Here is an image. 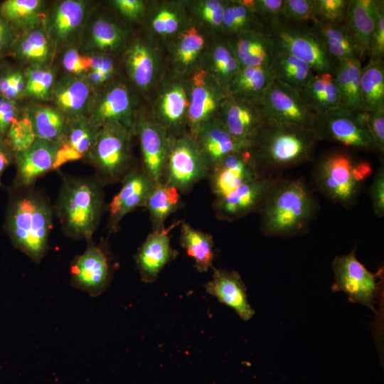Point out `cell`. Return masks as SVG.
Segmentation results:
<instances>
[{
  "label": "cell",
  "instance_id": "cell-1",
  "mask_svg": "<svg viewBox=\"0 0 384 384\" xmlns=\"http://www.w3.org/2000/svg\"><path fill=\"white\" fill-rule=\"evenodd\" d=\"M53 215V206L42 191L33 186L12 188L4 230L15 247L35 262H40L48 249Z\"/></svg>",
  "mask_w": 384,
  "mask_h": 384
},
{
  "label": "cell",
  "instance_id": "cell-2",
  "mask_svg": "<svg viewBox=\"0 0 384 384\" xmlns=\"http://www.w3.org/2000/svg\"><path fill=\"white\" fill-rule=\"evenodd\" d=\"M103 184L95 176H63L53 206L65 235L92 240L104 208Z\"/></svg>",
  "mask_w": 384,
  "mask_h": 384
},
{
  "label": "cell",
  "instance_id": "cell-3",
  "mask_svg": "<svg viewBox=\"0 0 384 384\" xmlns=\"http://www.w3.org/2000/svg\"><path fill=\"white\" fill-rule=\"evenodd\" d=\"M316 209L302 180L274 179L260 209L262 230L268 236L297 235L306 228Z\"/></svg>",
  "mask_w": 384,
  "mask_h": 384
},
{
  "label": "cell",
  "instance_id": "cell-4",
  "mask_svg": "<svg viewBox=\"0 0 384 384\" xmlns=\"http://www.w3.org/2000/svg\"><path fill=\"white\" fill-rule=\"evenodd\" d=\"M318 141L312 129L267 119L250 151L265 176L266 171L283 170L309 161Z\"/></svg>",
  "mask_w": 384,
  "mask_h": 384
},
{
  "label": "cell",
  "instance_id": "cell-5",
  "mask_svg": "<svg viewBox=\"0 0 384 384\" xmlns=\"http://www.w3.org/2000/svg\"><path fill=\"white\" fill-rule=\"evenodd\" d=\"M372 173L370 164L357 161L345 151H333L322 157L314 170L321 192L346 208L356 203L363 183Z\"/></svg>",
  "mask_w": 384,
  "mask_h": 384
},
{
  "label": "cell",
  "instance_id": "cell-6",
  "mask_svg": "<svg viewBox=\"0 0 384 384\" xmlns=\"http://www.w3.org/2000/svg\"><path fill=\"white\" fill-rule=\"evenodd\" d=\"M134 132L118 123L100 127L86 161L96 169L95 176L105 186L122 180L130 170L131 142Z\"/></svg>",
  "mask_w": 384,
  "mask_h": 384
},
{
  "label": "cell",
  "instance_id": "cell-7",
  "mask_svg": "<svg viewBox=\"0 0 384 384\" xmlns=\"http://www.w3.org/2000/svg\"><path fill=\"white\" fill-rule=\"evenodd\" d=\"M367 111H348L339 107L316 114L313 131L318 140L341 143L366 151L378 152L366 122Z\"/></svg>",
  "mask_w": 384,
  "mask_h": 384
},
{
  "label": "cell",
  "instance_id": "cell-8",
  "mask_svg": "<svg viewBox=\"0 0 384 384\" xmlns=\"http://www.w3.org/2000/svg\"><path fill=\"white\" fill-rule=\"evenodd\" d=\"M276 50L284 51L308 64L314 73H334L336 65L311 28L280 21L268 28Z\"/></svg>",
  "mask_w": 384,
  "mask_h": 384
},
{
  "label": "cell",
  "instance_id": "cell-9",
  "mask_svg": "<svg viewBox=\"0 0 384 384\" xmlns=\"http://www.w3.org/2000/svg\"><path fill=\"white\" fill-rule=\"evenodd\" d=\"M210 168L190 133L173 136L162 181L179 192L190 190L208 176Z\"/></svg>",
  "mask_w": 384,
  "mask_h": 384
},
{
  "label": "cell",
  "instance_id": "cell-10",
  "mask_svg": "<svg viewBox=\"0 0 384 384\" xmlns=\"http://www.w3.org/2000/svg\"><path fill=\"white\" fill-rule=\"evenodd\" d=\"M266 119L279 124L314 129L316 114L299 92L273 80L260 100Z\"/></svg>",
  "mask_w": 384,
  "mask_h": 384
},
{
  "label": "cell",
  "instance_id": "cell-11",
  "mask_svg": "<svg viewBox=\"0 0 384 384\" xmlns=\"http://www.w3.org/2000/svg\"><path fill=\"white\" fill-rule=\"evenodd\" d=\"M188 78L190 83V106L187 125L192 134L218 117L228 92L200 65Z\"/></svg>",
  "mask_w": 384,
  "mask_h": 384
},
{
  "label": "cell",
  "instance_id": "cell-12",
  "mask_svg": "<svg viewBox=\"0 0 384 384\" xmlns=\"http://www.w3.org/2000/svg\"><path fill=\"white\" fill-rule=\"evenodd\" d=\"M334 283L332 291H341L348 300L373 309L378 284V274L368 271L356 258L355 251L336 256L332 262Z\"/></svg>",
  "mask_w": 384,
  "mask_h": 384
},
{
  "label": "cell",
  "instance_id": "cell-13",
  "mask_svg": "<svg viewBox=\"0 0 384 384\" xmlns=\"http://www.w3.org/2000/svg\"><path fill=\"white\" fill-rule=\"evenodd\" d=\"M190 106L188 78L176 74L162 81L154 102V120L171 133L187 125Z\"/></svg>",
  "mask_w": 384,
  "mask_h": 384
},
{
  "label": "cell",
  "instance_id": "cell-14",
  "mask_svg": "<svg viewBox=\"0 0 384 384\" xmlns=\"http://www.w3.org/2000/svg\"><path fill=\"white\" fill-rule=\"evenodd\" d=\"M86 250L75 257L70 265L72 285L92 297L100 295L112 278V267L105 249L88 241Z\"/></svg>",
  "mask_w": 384,
  "mask_h": 384
},
{
  "label": "cell",
  "instance_id": "cell-15",
  "mask_svg": "<svg viewBox=\"0 0 384 384\" xmlns=\"http://www.w3.org/2000/svg\"><path fill=\"white\" fill-rule=\"evenodd\" d=\"M208 175L211 191L216 198L264 176L250 148L229 154L210 168Z\"/></svg>",
  "mask_w": 384,
  "mask_h": 384
},
{
  "label": "cell",
  "instance_id": "cell-16",
  "mask_svg": "<svg viewBox=\"0 0 384 384\" xmlns=\"http://www.w3.org/2000/svg\"><path fill=\"white\" fill-rule=\"evenodd\" d=\"M135 106V99L129 87L117 82L110 85L94 100L87 117L97 127L118 123L134 132L137 119Z\"/></svg>",
  "mask_w": 384,
  "mask_h": 384
},
{
  "label": "cell",
  "instance_id": "cell-17",
  "mask_svg": "<svg viewBox=\"0 0 384 384\" xmlns=\"http://www.w3.org/2000/svg\"><path fill=\"white\" fill-rule=\"evenodd\" d=\"M218 117L233 137L250 144L267 121L260 102L229 94L220 108Z\"/></svg>",
  "mask_w": 384,
  "mask_h": 384
},
{
  "label": "cell",
  "instance_id": "cell-18",
  "mask_svg": "<svg viewBox=\"0 0 384 384\" xmlns=\"http://www.w3.org/2000/svg\"><path fill=\"white\" fill-rule=\"evenodd\" d=\"M134 132L139 137L143 169L156 183L162 181L173 136L154 119L137 117Z\"/></svg>",
  "mask_w": 384,
  "mask_h": 384
},
{
  "label": "cell",
  "instance_id": "cell-19",
  "mask_svg": "<svg viewBox=\"0 0 384 384\" xmlns=\"http://www.w3.org/2000/svg\"><path fill=\"white\" fill-rule=\"evenodd\" d=\"M274 180L260 176L216 198L213 206L216 216L232 221L260 210Z\"/></svg>",
  "mask_w": 384,
  "mask_h": 384
},
{
  "label": "cell",
  "instance_id": "cell-20",
  "mask_svg": "<svg viewBox=\"0 0 384 384\" xmlns=\"http://www.w3.org/2000/svg\"><path fill=\"white\" fill-rule=\"evenodd\" d=\"M109 205L108 227L116 231L122 218L139 207H144L156 183L142 169H130Z\"/></svg>",
  "mask_w": 384,
  "mask_h": 384
},
{
  "label": "cell",
  "instance_id": "cell-21",
  "mask_svg": "<svg viewBox=\"0 0 384 384\" xmlns=\"http://www.w3.org/2000/svg\"><path fill=\"white\" fill-rule=\"evenodd\" d=\"M58 143L36 138L26 149L14 154L16 173L12 188L33 186L35 182L54 170Z\"/></svg>",
  "mask_w": 384,
  "mask_h": 384
},
{
  "label": "cell",
  "instance_id": "cell-22",
  "mask_svg": "<svg viewBox=\"0 0 384 384\" xmlns=\"http://www.w3.org/2000/svg\"><path fill=\"white\" fill-rule=\"evenodd\" d=\"M180 223L174 222L168 228L152 230L139 248L135 260L143 282L156 280L163 268L176 257L178 252L171 246L169 233Z\"/></svg>",
  "mask_w": 384,
  "mask_h": 384
},
{
  "label": "cell",
  "instance_id": "cell-23",
  "mask_svg": "<svg viewBox=\"0 0 384 384\" xmlns=\"http://www.w3.org/2000/svg\"><path fill=\"white\" fill-rule=\"evenodd\" d=\"M87 2L63 0L53 6L43 21V28L55 46L65 45L77 34L85 20Z\"/></svg>",
  "mask_w": 384,
  "mask_h": 384
},
{
  "label": "cell",
  "instance_id": "cell-24",
  "mask_svg": "<svg viewBox=\"0 0 384 384\" xmlns=\"http://www.w3.org/2000/svg\"><path fill=\"white\" fill-rule=\"evenodd\" d=\"M227 43L241 68L270 66L276 52L273 37L262 30L230 36Z\"/></svg>",
  "mask_w": 384,
  "mask_h": 384
},
{
  "label": "cell",
  "instance_id": "cell-25",
  "mask_svg": "<svg viewBox=\"0 0 384 384\" xmlns=\"http://www.w3.org/2000/svg\"><path fill=\"white\" fill-rule=\"evenodd\" d=\"M99 129L86 116L68 119L64 134L58 142L54 170L66 163L85 158L94 145Z\"/></svg>",
  "mask_w": 384,
  "mask_h": 384
},
{
  "label": "cell",
  "instance_id": "cell-26",
  "mask_svg": "<svg viewBox=\"0 0 384 384\" xmlns=\"http://www.w3.org/2000/svg\"><path fill=\"white\" fill-rule=\"evenodd\" d=\"M213 270L212 279L205 286L206 292L233 309L242 320H250L255 311L248 302L246 287L240 274L214 267Z\"/></svg>",
  "mask_w": 384,
  "mask_h": 384
},
{
  "label": "cell",
  "instance_id": "cell-27",
  "mask_svg": "<svg viewBox=\"0 0 384 384\" xmlns=\"http://www.w3.org/2000/svg\"><path fill=\"white\" fill-rule=\"evenodd\" d=\"M210 169L230 153L250 149L252 144L238 140L225 129L218 117L191 134Z\"/></svg>",
  "mask_w": 384,
  "mask_h": 384
},
{
  "label": "cell",
  "instance_id": "cell-28",
  "mask_svg": "<svg viewBox=\"0 0 384 384\" xmlns=\"http://www.w3.org/2000/svg\"><path fill=\"white\" fill-rule=\"evenodd\" d=\"M127 73L141 91H147L155 84L160 72L161 60L156 48L149 41L138 39L128 48L124 57Z\"/></svg>",
  "mask_w": 384,
  "mask_h": 384
},
{
  "label": "cell",
  "instance_id": "cell-29",
  "mask_svg": "<svg viewBox=\"0 0 384 384\" xmlns=\"http://www.w3.org/2000/svg\"><path fill=\"white\" fill-rule=\"evenodd\" d=\"M51 99L68 119L87 117L94 101L92 86L85 78L73 75L55 81Z\"/></svg>",
  "mask_w": 384,
  "mask_h": 384
},
{
  "label": "cell",
  "instance_id": "cell-30",
  "mask_svg": "<svg viewBox=\"0 0 384 384\" xmlns=\"http://www.w3.org/2000/svg\"><path fill=\"white\" fill-rule=\"evenodd\" d=\"M383 2L380 0H348L345 24L358 49L361 60L369 55L372 35Z\"/></svg>",
  "mask_w": 384,
  "mask_h": 384
},
{
  "label": "cell",
  "instance_id": "cell-31",
  "mask_svg": "<svg viewBox=\"0 0 384 384\" xmlns=\"http://www.w3.org/2000/svg\"><path fill=\"white\" fill-rule=\"evenodd\" d=\"M186 1H155L147 6L148 26L151 33L164 39H173L191 22Z\"/></svg>",
  "mask_w": 384,
  "mask_h": 384
},
{
  "label": "cell",
  "instance_id": "cell-32",
  "mask_svg": "<svg viewBox=\"0 0 384 384\" xmlns=\"http://www.w3.org/2000/svg\"><path fill=\"white\" fill-rule=\"evenodd\" d=\"M172 41V62L176 73L190 74L199 65L207 48L204 34L190 23Z\"/></svg>",
  "mask_w": 384,
  "mask_h": 384
},
{
  "label": "cell",
  "instance_id": "cell-33",
  "mask_svg": "<svg viewBox=\"0 0 384 384\" xmlns=\"http://www.w3.org/2000/svg\"><path fill=\"white\" fill-rule=\"evenodd\" d=\"M55 46L43 26H38L14 40L11 48L15 56L31 66L48 65Z\"/></svg>",
  "mask_w": 384,
  "mask_h": 384
},
{
  "label": "cell",
  "instance_id": "cell-34",
  "mask_svg": "<svg viewBox=\"0 0 384 384\" xmlns=\"http://www.w3.org/2000/svg\"><path fill=\"white\" fill-rule=\"evenodd\" d=\"M198 65L227 90L241 68L227 40L223 39L216 40L207 47Z\"/></svg>",
  "mask_w": 384,
  "mask_h": 384
},
{
  "label": "cell",
  "instance_id": "cell-35",
  "mask_svg": "<svg viewBox=\"0 0 384 384\" xmlns=\"http://www.w3.org/2000/svg\"><path fill=\"white\" fill-rule=\"evenodd\" d=\"M312 22L311 31L334 60L348 58H358L361 60L358 49L345 23L327 24L315 21Z\"/></svg>",
  "mask_w": 384,
  "mask_h": 384
},
{
  "label": "cell",
  "instance_id": "cell-36",
  "mask_svg": "<svg viewBox=\"0 0 384 384\" xmlns=\"http://www.w3.org/2000/svg\"><path fill=\"white\" fill-rule=\"evenodd\" d=\"M299 94L317 114H324L341 106L339 92L332 73H314Z\"/></svg>",
  "mask_w": 384,
  "mask_h": 384
},
{
  "label": "cell",
  "instance_id": "cell-37",
  "mask_svg": "<svg viewBox=\"0 0 384 384\" xmlns=\"http://www.w3.org/2000/svg\"><path fill=\"white\" fill-rule=\"evenodd\" d=\"M127 33L118 23L107 17H98L90 25L85 49L91 53H110L126 43Z\"/></svg>",
  "mask_w": 384,
  "mask_h": 384
},
{
  "label": "cell",
  "instance_id": "cell-38",
  "mask_svg": "<svg viewBox=\"0 0 384 384\" xmlns=\"http://www.w3.org/2000/svg\"><path fill=\"white\" fill-rule=\"evenodd\" d=\"M273 80L270 66L244 67L229 85L228 92L237 97L260 102Z\"/></svg>",
  "mask_w": 384,
  "mask_h": 384
},
{
  "label": "cell",
  "instance_id": "cell-39",
  "mask_svg": "<svg viewBox=\"0 0 384 384\" xmlns=\"http://www.w3.org/2000/svg\"><path fill=\"white\" fill-rule=\"evenodd\" d=\"M45 2L41 0H7L0 6V15L12 29L22 33L41 26Z\"/></svg>",
  "mask_w": 384,
  "mask_h": 384
},
{
  "label": "cell",
  "instance_id": "cell-40",
  "mask_svg": "<svg viewBox=\"0 0 384 384\" xmlns=\"http://www.w3.org/2000/svg\"><path fill=\"white\" fill-rule=\"evenodd\" d=\"M270 67L274 80L299 92L304 88L314 73L304 61L279 50H276Z\"/></svg>",
  "mask_w": 384,
  "mask_h": 384
},
{
  "label": "cell",
  "instance_id": "cell-41",
  "mask_svg": "<svg viewBox=\"0 0 384 384\" xmlns=\"http://www.w3.org/2000/svg\"><path fill=\"white\" fill-rule=\"evenodd\" d=\"M180 244L194 261L199 272H206L213 267L214 242L212 235L196 229L186 222L181 224Z\"/></svg>",
  "mask_w": 384,
  "mask_h": 384
},
{
  "label": "cell",
  "instance_id": "cell-42",
  "mask_svg": "<svg viewBox=\"0 0 384 384\" xmlns=\"http://www.w3.org/2000/svg\"><path fill=\"white\" fill-rule=\"evenodd\" d=\"M180 192L164 181L156 183L144 207L149 211L153 230L165 227L167 218L181 206Z\"/></svg>",
  "mask_w": 384,
  "mask_h": 384
},
{
  "label": "cell",
  "instance_id": "cell-43",
  "mask_svg": "<svg viewBox=\"0 0 384 384\" xmlns=\"http://www.w3.org/2000/svg\"><path fill=\"white\" fill-rule=\"evenodd\" d=\"M29 117L36 137L58 143L62 139L68 119L54 107L37 105L26 112Z\"/></svg>",
  "mask_w": 384,
  "mask_h": 384
},
{
  "label": "cell",
  "instance_id": "cell-44",
  "mask_svg": "<svg viewBox=\"0 0 384 384\" xmlns=\"http://www.w3.org/2000/svg\"><path fill=\"white\" fill-rule=\"evenodd\" d=\"M361 97L363 110H384V64L383 60H370L362 67Z\"/></svg>",
  "mask_w": 384,
  "mask_h": 384
},
{
  "label": "cell",
  "instance_id": "cell-45",
  "mask_svg": "<svg viewBox=\"0 0 384 384\" xmlns=\"http://www.w3.org/2000/svg\"><path fill=\"white\" fill-rule=\"evenodd\" d=\"M255 0H230L223 12L222 32L230 36L262 26L255 13Z\"/></svg>",
  "mask_w": 384,
  "mask_h": 384
},
{
  "label": "cell",
  "instance_id": "cell-46",
  "mask_svg": "<svg viewBox=\"0 0 384 384\" xmlns=\"http://www.w3.org/2000/svg\"><path fill=\"white\" fill-rule=\"evenodd\" d=\"M23 73L26 78L24 96L43 101L52 98L55 75L51 68L48 65L30 66Z\"/></svg>",
  "mask_w": 384,
  "mask_h": 384
},
{
  "label": "cell",
  "instance_id": "cell-47",
  "mask_svg": "<svg viewBox=\"0 0 384 384\" xmlns=\"http://www.w3.org/2000/svg\"><path fill=\"white\" fill-rule=\"evenodd\" d=\"M228 1L198 0L186 1L188 12L214 31H221L223 17Z\"/></svg>",
  "mask_w": 384,
  "mask_h": 384
},
{
  "label": "cell",
  "instance_id": "cell-48",
  "mask_svg": "<svg viewBox=\"0 0 384 384\" xmlns=\"http://www.w3.org/2000/svg\"><path fill=\"white\" fill-rule=\"evenodd\" d=\"M36 138L31 121L24 112L12 123L4 141L14 154L27 149Z\"/></svg>",
  "mask_w": 384,
  "mask_h": 384
},
{
  "label": "cell",
  "instance_id": "cell-49",
  "mask_svg": "<svg viewBox=\"0 0 384 384\" xmlns=\"http://www.w3.org/2000/svg\"><path fill=\"white\" fill-rule=\"evenodd\" d=\"M348 0H314L312 20L327 24L345 23Z\"/></svg>",
  "mask_w": 384,
  "mask_h": 384
},
{
  "label": "cell",
  "instance_id": "cell-50",
  "mask_svg": "<svg viewBox=\"0 0 384 384\" xmlns=\"http://www.w3.org/2000/svg\"><path fill=\"white\" fill-rule=\"evenodd\" d=\"M26 78L18 70H8L0 74V96L16 101L24 95Z\"/></svg>",
  "mask_w": 384,
  "mask_h": 384
},
{
  "label": "cell",
  "instance_id": "cell-51",
  "mask_svg": "<svg viewBox=\"0 0 384 384\" xmlns=\"http://www.w3.org/2000/svg\"><path fill=\"white\" fill-rule=\"evenodd\" d=\"M314 0H285L282 16L292 23L312 21Z\"/></svg>",
  "mask_w": 384,
  "mask_h": 384
},
{
  "label": "cell",
  "instance_id": "cell-52",
  "mask_svg": "<svg viewBox=\"0 0 384 384\" xmlns=\"http://www.w3.org/2000/svg\"><path fill=\"white\" fill-rule=\"evenodd\" d=\"M285 0H255V13L262 25L268 28L280 21Z\"/></svg>",
  "mask_w": 384,
  "mask_h": 384
},
{
  "label": "cell",
  "instance_id": "cell-53",
  "mask_svg": "<svg viewBox=\"0 0 384 384\" xmlns=\"http://www.w3.org/2000/svg\"><path fill=\"white\" fill-rule=\"evenodd\" d=\"M62 63L64 68L70 75L80 76L90 70V55L80 53L75 48H70L64 53Z\"/></svg>",
  "mask_w": 384,
  "mask_h": 384
},
{
  "label": "cell",
  "instance_id": "cell-54",
  "mask_svg": "<svg viewBox=\"0 0 384 384\" xmlns=\"http://www.w3.org/2000/svg\"><path fill=\"white\" fill-rule=\"evenodd\" d=\"M114 8L126 19L137 21L146 16L147 4L142 0H114Z\"/></svg>",
  "mask_w": 384,
  "mask_h": 384
},
{
  "label": "cell",
  "instance_id": "cell-55",
  "mask_svg": "<svg viewBox=\"0 0 384 384\" xmlns=\"http://www.w3.org/2000/svg\"><path fill=\"white\" fill-rule=\"evenodd\" d=\"M367 127L378 152L384 153V110L367 111Z\"/></svg>",
  "mask_w": 384,
  "mask_h": 384
},
{
  "label": "cell",
  "instance_id": "cell-56",
  "mask_svg": "<svg viewBox=\"0 0 384 384\" xmlns=\"http://www.w3.org/2000/svg\"><path fill=\"white\" fill-rule=\"evenodd\" d=\"M384 55V2L379 8L378 18L370 46V60H383Z\"/></svg>",
  "mask_w": 384,
  "mask_h": 384
},
{
  "label": "cell",
  "instance_id": "cell-57",
  "mask_svg": "<svg viewBox=\"0 0 384 384\" xmlns=\"http://www.w3.org/2000/svg\"><path fill=\"white\" fill-rule=\"evenodd\" d=\"M19 114L16 101L0 96V139H5L11 125Z\"/></svg>",
  "mask_w": 384,
  "mask_h": 384
},
{
  "label": "cell",
  "instance_id": "cell-58",
  "mask_svg": "<svg viewBox=\"0 0 384 384\" xmlns=\"http://www.w3.org/2000/svg\"><path fill=\"white\" fill-rule=\"evenodd\" d=\"M370 198L375 215H384V167H379L370 187Z\"/></svg>",
  "mask_w": 384,
  "mask_h": 384
},
{
  "label": "cell",
  "instance_id": "cell-59",
  "mask_svg": "<svg viewBox=\"0 0 384 384\" xmlns=\"http://www.w3.org/2000/svg\"><path fill=\"white\" fill-rule=\"evenodd\" d=\"M89 55L90 59V70L115 73L114 62L109 54L103 53H92Z\"/></svg>",
  "mask_w": 384,
  "mask_h": 384
},
{
  "label": "cell",
  "instance_id": "cell-60",
  "mask_svg": "<svg viewBox=\"0 0 384 384\" xmlns=\"http://www.w3.org/2000/svg\"><path fill=\"white\" fill-rule=\"evenodd\" d=\"M14 30L9 23L0 15V51L3 53L14 41Z\"/></svg>",
  "mask_w": 384,
  "mask_h": 384
},
{
  "label": "cell",
  "instance_id": "cell-61",
  "mask_svg": "<svg viewBox=\"0 0 384 384\" xmlns=\"http://www.w3.org/2000/svg\"><path fill=\"white\" fill-rule=\"evenodd\" d=\"M14 162V153L4 139H0V186L5 170Z\"/></svg>",
  "mask_w": 384,
  "mask_h": 384
},
{
  "label": "cell",
  "instance_id": "cell-62",
  "mask_svg": "<svg viewBox=\"0 0 384 384\" xmlns=\"http://www.w3.org/2000/svg\"><path fill=\"white\" fill-rule=\"evenodd\" d=\"M85 80L92 85H101L110 81L114 73H105L95 70H90L86 74Z\"/></svg>",
  "mask_w": 384,
  "mask_h": 384
},
{
  "label": "cell",
  "instance_id": "cell-63",
  "mask_svg": "<svg viewBox=\"0 0 384 384\" xmlns=\"http://www.w3.org/2000/svg\"><path fill=\"white\" fill-rule=\"evenodd\" d=\"M1 55H2V52L0 51V58L1 57Z\"/></svg>",
  "mask_w": 384,
  "mask_h": 384
}]
</instances>
